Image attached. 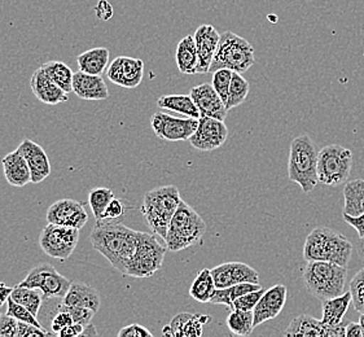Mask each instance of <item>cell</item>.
<instances>
[{
    "instance_id": "obj_1",
    "label": "cell",
    "mask_w": 364,
    "mask_h": 337,
    "mask_svg": "<svg viewBox=\"0 0 364 337\" xmlns=\"http://www.w3.org/2000/svg\"><path fill=\"white\" fill-rule=\"evenodd\" d=\"M138 232L116 220H99L91 231L90 240L94 250L105 257L116 270L126 275L136 250Z\"/></svg>"
},
{
    "instance_id": "obj_2",
    "label": "cell",
    "mask_w": 364,
    "mask_h": 337,
    "mask_svg": "<svg viewBox=\"0 0 364 337\" xmlns=\"http://www.w3.org/2000/svg\"><path fill=\"white\" fill-rule=\"evenodd\" d=\"M353 250V244L343 235L329 228H316L307 235L304 258L307 262L326 261L348 267Z\"/></svg>"
},
{
    "instance_id": "obj_3",
    "label": "cell",
    "mask_w": 364,
    "mask_h": 337,
    "mask_svg": "<svg viewBox=\"0 0 364 337\" xmlns=\"http://www.w3.org/2000/svg\"><path fill=\"white\" fill-rule=\"evenodd\" d=\"M182 198L176 186H162L148 191L141 205V213L148 228L165 240L170 220L174 217Z\"/></svg>"
},
{
    "instance_id": "obj_4",
    "label": "cell",
    "mask_w": 364,
    "mask_h": 337,
    "mask_svg": "<svg viewBox=\"0 0 364 337\" xmlns=\"http://www.w3.org/2000/svg\"><path fill=\"white\" fill-rule=\"evenodd\" d=\"M318 154L319 151L316 149L315 143L306 134L291 140L288 176L291 182L299 184L305 193H310L319 183Z\"/></svg>"
},
{
    "instance_id": "obj_5",
    "label": "cell",
    "mask_w": 364,
    "mask_h": 337,
    "mask_svg": "<svg viewBox=\"0 0 364 337\" xmlns=\"http://www.w3.org/2000/svg\"><path fill=\"white\" fill-rule=\"evenodd\" d=\"M346 278L348 267L326 261H310L302 272L307 291L321 301L343 294Z\"/></svg>"
},
{
    "instance_id": "obj_6",
    "label": "cell",
    "mask_w": 364,
    "mask_h": 337,
    "mask_svg": "<svg viewBox=\"0 0 364 337\" xmlns=\"http://www.w3.org/2000/svg\"><path fill=\"white\" fill-rule=\"evenodd\" d=\"M205 232L206 223L201 215L182 200L168 225L165 237L166 248L170 252L187 250L203 242Z\"/></svg>"
},
{
    "instance_id": "obj_7",
    "label": "cell",
    "mask_w": 364,
    "mask_h": 337,
    "mask_svg": "<svg viewBox=\"0 0 364 337\" xmlns=\"http://www.w3.org/2000/svg\"><path fill=\"white\" fill-rule=\"evenodd\" d=\"M255 63L253 46L232 31H225L220 34L218 48L214 55L209 73L218 69H230L235 73L242 74L255 65Z\"/></svg>"
},
{
    "instance_id": "obj_8",
    "label": "cell",
    "mask_w": 364,
    "mask_h": 337,
    "mask_svg": "<svg viewBox=\"0 0 364 337\" xmlns=\"http://www.w3.org/2000/svg\"><path fill=\"white\" fill-rule=\"evenodd\" d=\"M168 248L160 244L156 234L138 232V244L127 267V277L149 278L160 270Z\"/></svg>"
},
{
    "instance_id": "obj_9",
    "label": "cell",
    "mask_w": 364,
    "mask_h": 337,
    "mask_svg": "<svg viewBox=\"0 0 364 337\" xmlns=\"http://www.w3.org/2000/svg\"><path fill=\"white\" fill-rule=\"evenodd\" d=\"M353 168V154L348 148L329 144L321 148L318 154L319 183L336 187L346 183Z\"/></svg>"
},
{
    "instance_id": "obj_10",
    "label": "cell",
    "mask_w": 364,
    "mask_h": 337,
    "mask_svg": "<svg viewBox=\"0 0 364 337\" xmlns=\"http://www.w3.org/2000/svg\"><path fill=\"white\" fill-rule=\"evenodd\" d=\"M20 286L39 289L43 294V300L64 299L66 292L72 286V282L51 266V264H39L31 269L26 278L18 283Z\"/></svg>"
},
{
    "instance_id": "obj_11",
    "label": "cell",
    "mask_w": 364,
    "mask_h": 337,
    "mask_svg": "<svg viewBox=\"0 0 364 337\" xmlns=\"http://www.w3.org/2000/svg\"><path fill=\"white\" fill-rule=\"evenodd\" d=\"M78 240H80L78 228H65V226L48 223L42 230L39 244L47 256L56 258L58 261H65L73 255Z\"/></svg>"
},
{
    "instance_id": "obj_12",
    "label": "cell",
    "mask_w": 364,
    "mask_h": 337,
    "mask_svg": "<svg viewBox=\"0 0 364 337\" xmlns=\"http://www.w3.org/2000/svg\"><path fill=\"white\" fill-rule=\"evenodd\" d=\"M154 134L162 140L183 141L190 140L198 126L197 118H176L164 112H156L151 117Z\"/></svg>"
},
{
    "instance_id": "obj_13",
    "label": "cell",
    "mask_w": 364,
    "mask_h": 337,
    "mask_svg": "<svg viewBox=\"0 0 364 337\" xmlns=\"http://www.w3.org/2000/svg\"><path fill=\"white\" fill-rule=\"evenodd\" d=\"M228 129L225 121L213 117L198 118V126L190 138L191 146L203 152H211L226 143Z\"/></svg>"
},
{
    "instance_id": "obj_14",
    "label": "cell",
    "mask_w": 364,
    "mask_h": 337,
    "mask_svg": "<svg viewBox=\"0 0 364 337\" xmlns=\"http://www.w3.org/2000/svg\"><path fill=\"white\" fill-rule=\"evenodd\" d=\"M345 331L346 324L343 322L329 326L321 319H315L314 316L302 314L291 319L284 331V336L343 337Z\"/></svg>"
},
{
    "instance_id": "obj_15",
    "label": "cell",
    "mask_w": 364,
    "mask_h": 337,
    "mask_svg": "<svg viewBox=\"0 0 364 337\" xmlns=\"http://www.w3.org/2000/svg\"><path fill=\"white\" fill-rule=\"evenodd\" d=\"M46 218L48 223L80 230L86 226L88 214L80 201L72 198H63L48 208Z\"/></svg>"
},
{
    "instance_id": "obj_16",
    "label": "cell",
    "mask_w": 364,
    "mask_h": 337,
    "mask_svg": "<svg viewBox=\"0 0 364 337\" xmlns=\"http://www.w3.org/2000/svg\"><path fill=\"white\" fill-rule=\"evenodd\" d=\"M107 75L109 81L117 86L138 87L144 75V61L129 56H118L108 66Z\"/></svg>"
},
{
    "instance_id": "obj_17",
    "label": "cell",
    "mask_w": 364,
    "mask_h": 337,
    "mask_svg": "<svg viewBox=\"0 0 364 337\" xmlns=\"http://www.w3.org/2000/svg\"><path fill=\"white\" fill-rule=\"evenodd\" d=\"M218 289L241 283H259V275L253 267L242 262H226L211 269Z\"/></svg>"
},
{
    "instance_id": "obj_18",
    "label": "cell",
    "mask_w": 364,
    "mask_h": 337,
    "mask_svg": "<svg viewBox=\"0 0 364 337\" xmlns=\"http://www.w3.org/2000/svg\"><path fill=\"white\" fill-rule=\"evenodd\" d=\"M191 97L200 110V117L218 118L225 121L228 114L226 103L220 99L211 83H203L192 88Z\"/></svg>"
},
{
    "instance_id": "obj_19",
    "label": "cell",
    "mask_w": 364,
    "mask_h": 337,
    "mask_svg": "<svg viewBox=\"0 0 364 337\" xmlns=\"http://www.w3.org/2000/svg\"><path fill=\"white\" fill-rule=\"evenodd\" d=\"M287 294H288V289L283 284H277L264 291L262 297L253 309L255 327H258L259 324L271 319H275L282 313L287 302Z\"/></svg>"
},
{
    "instance_id": "obj_20",
    "label": "cell",
    "mask_w": 364,
    "mask_h": 337,
    "mask_svg": "<svg viewBox=\"0 0 364 337\" xmlns=\"http://www.w3.org/2000/svg\"><path fill=\"white\" fill-rule=\"evenodd\" d=\"M197 53H198V68L197 74L209 73L214 55L218 48L220 34L211 25H201L197 28L195 34Z\"/></svg>"
},
{
    "instance_id": "obj_21",
    "label": "cell",
    "mask_w": 364,
    "mask_h": 337,
    "mask_svg": "<svg viewBox=\"0 0 364 337\" xmlns=\"http://www.w3.org/2000/svg\"><path fill=\"white\" fill-rule=\"evenodd\" d=\"M31 171V183H41L51 174V162L43 148L30 139H23L18 146Z\"/></svg>"
},
{
    "instance_id": "obj_22",
    "label": "cell",
    "mask_w": 364,
    "mask_h": 337,
    "mask_svg": "<svg viewBox=\"0 0 364 337\" xmlns=\"http://www.w3.org/2000/svg\"><path fill=\"white\" fill-rule=\"evenodd\" d=\"M30 87L39 102L48 105L66 103L69 96L63 88L58 87L55 82L44 72L43 68H38L30 80Z\"/></svg>"
},
{
    "instance_id": "obj_23",
    "label": "cell",
    "mask_w": 364,
    "mask_h": 337,
    "mask_svg": "<svg viewBox=\"0 0 364 337\" xmlns=\"http://www.w3.org/2000/svg\"><path fill=\"white\" fill-rule=\"evenodd\" d=\"M210 318L203 314L181 313L173 318L168 326L162 330L164 336L171 337H200L203 336L204 326Z\"/></svg>"
},
{
    "instance_id": "obj_24",
    "label": "cell",
    "mask_w": 364,
    "mask_h": 337,
    "mask_svg": "<svg viewBox=\"0 0 364 337\" xmlns=\"http://www.w3.org/2000/svg\"><path fill=\"white\" fill-rule=\"evenodd\" d=\"M73 92L82 100H107L109 91L102 75L77 72L73 75Z\"/></svg>"
},
{
    "instance_id": "obj_25",
    "label": "cell",
    "mask_w": 364,
    "mask_h": 337,
    "mask_svg": "<svg viewBox=\"0 0 364 337\" xmlns=\"http://www.w3.org/2000/svg\"><path fill=\"white\" fill-rule=\"evenodd\" d=\"M3 170L8 183L14 187H23L31 182V171L21 151L17 148L3 160Z\"/></svg>"
},
{
    "instance_id": "obj_26",
    "label": "cell",
    "mask_w": 364,
    "mask_h": 337,
    "mask_svg": "<svg viewBox=\"0 0 364 337\" xmlns=\"http://www.w3.org/2000/svg\"><path fill=\"white\" fill-rule=\"evenodd\" d=\"M63 302L69 306H80V308H87L92 311L97 313L102 306V299L100 294L95 288L88 286L86 283L74 282L66 292Z\"/></svg>"
},
{
    "instance_id": "obj_27",
    "label": "cell",
    "mask_w": 364,
    "mask_h": 337,
    "mask_svg": "<svg viewBox=\"0 0 364 337\" xmlns=\"http://www.w3.org/2000/svg\"><path fill=\"white\" fill-rule=\"evenodd\" d=\"M175 61L181 73L188 74V75L197 74L198 53H197L196 42L193 36H187L178 43L176 52H175Z\"/></svg>"
},
{
    "instance_id": "obj_28",
    "label": "cell",
    "mask_w": 364,
    "mask_h": 337,
    "mask_svg": "<svg viewBox=\"0 0 364 337\" xmlns=\"http://www.w3.org/2000/svg\"><path fill=\"white\" fill-rule=\"evenodd\" d=\"M350 305H351L350 291L343 292L337 297L321 301V321L329 326H336L343 322V316H346Z\"/></svg>"
},
{
    "instance_id": "obj_29",
    "label": "cell",
    "mask_w": 364,
    "mask_h": 337,
    "mask_svg": "<svg viewBox=\"0 0 364 337\" xmlns=\"http://www.w3.org/2000/svg\"><path fill=\"white\" fill-rule=\"evenodd\" d=\"M80 70L85 73L102 75L109 64V50L105 47H96L80 53L77 58Z\"/></svg>"
},
{
    "instance_id": "obj_30",
    "label": "cell",
    "mask_w": 364,
    "mask_h": 337,
    "mask_svg": "<svg viewBox=\"0 0 364 337\" xmlns=\"http://www.w3.org/2000/svg\"><path fill=\"white\" fill-rule=\"evenodd\" d=\"M343 214L350 217H358L364 213V179H355L348 182L343 187Z\"/></svg>"
},
{
    "instance_id": "obj_31",
    "label": "cell",
    "mask_w": 364,
    "mask_h": 337,
    "mask_svg": "<svg viewBox=\"0 0 364 337\" xmlns=\"http://www.w3.org/2000/svg\"><path fill=\"white\" fill-rule=\"evenodd\" d=\"M161 109L173 110L186 117L200 118V110L191 95H164L157 100Z\"/></svg>"
},
{
    "instance_id": "obj_32",
    "label": "cell",
    "mask_w": 364,
    "mask_h": 337,
    "mask_svg": "<svg viewBox=\"0 0 364 337\" xmlns=\"http://www.w3.org/2000/svg\"><path fill=\"white\" fill-rule=\"evenodd\" d=\"M262 287L259 283H241L236 286L227 287L222 289H215V292L210 299V304L214 305H225L227 308H230L232 305L233 301L239 299L242 294L253 292L257 289H261Z\"/></svg>"
},
{
    "instance_id": "obj_33",
    "label": "cell",
    "mask_w": 364,
    "mask_h": 337,
    "mask_svg": "<svg viewBox=\"0 0 364 337\" xmlns=\"http://www.w3.org/2000/svg\"><path fill=\"white\" fill-rule=\"evenodd\" d=\"M227 327L233 335L245 337L252 335L255 330V314L253 310H231V314L227 316Z\"/></svg>"
},
{
    "instance_id": "obj_34",
    "label": "cell",
    "mask_w": 364,
    "mask_h": 337,
    "mask_svg": "<svg viewBox=\"0 0 364 337\" xmlns=\"http://www.w3.org/2000/svg\"><path fill=\"white\" fill-rule=\"evenodd\" d=\"M217 287L210 269H204L197 274L190 288L191 297L198 302H210Z\"/></svg>"
},
{
    "instance_id": "obj_35",
    "label": "cell",
    "mask_w": 364,
    "mask_h": 337,
    "mask_svg": "<svg viewBox=\"0 0 364 337\" xmlns=\"http://www.w3.org/2000/svg\"><path fill=\"white\" fill-rule=\"evenodd\" d=\"M44 72L51 78L52 81L63 88L66 94L73 91V75L72 69L63 61H48L42 65Z\"/></svg>"
},
{
    "instance_id": "obj_36",
    "label": "cell",
    "mask_w": 364,
    "mask_h": 337,
    "mask_svg": "<svg viewBox=\"0 0 364 337\" xmlns=\"http://www.w3.org/2000/svg\"><path fill=\"white\" fill-rule=\"evenodd\" d=\"M9 297L16 301L17 304H20L22 306H25L28 310H30L36 316L39 314V310L42 308L44 301L43 294L39 289L22 287L20 284H17L14 288V291H12Z\"/></svg>"
},
{
    "instance_id": "obj_37",
    "label": "cell",
    "mask_w": 364,
    "mask_h": 337,
    "mask_svg": "<svg viewBox=\"0 0 364 337\" xmlns=\"http://www.w3.org/2000/svg\"><path fill=\"white\" fill-rule=\"evenodd\" d=\"M250 90L249 82L242 77V74L235 73L233 72L232 81L228 91V97H227V109H233L239 107L247 100V96Z\"/></svg>"
},
{
    "instance_id": "obj_38",
    "label": "cell",
    "mask_w": 364,
    "mask_h": 337,
    "mask_svg": "<svg viewBox=\"0 0 364 337\" xmlns=\"http://www.w3.org/2000/svg\"><path fill=\"white\" fill-rule=\"evenodd\" d=\"M114 198L113 191L105 187H97L90 192L88 195V204L91 206V210L94 213L96 222L102 220L104 213L107 206L109 205L110 201Z\"/></svg>"
},
{
    "instance_id": "obj_39",
    "label": "cell",
    "mask_w": 364,
    "mask_h": 337,
    "mask_svg": "<svg viewBox=\"0 0 364 337\" xmlns=\"http://www.w3.org/2000/svg\"><path fill=\"white\" fill-rule=\"evenodd\" d=\"M351 304L358 313L364 314V267L354 275L350 282Z\"/></svg>"
},
{
    "instance_id": "obj_40",
    "label": "cell",
    "mask_w": 364,
    "mask_h": 337,
    "mask_svg": "<svg viewBox=\"0 0 364 337\" xmlns=\"http://www.w3.org/2000/svg\"><path fill=\"white\" fill-rule=\"evenodd\" d=\"M232 70L230 69H218L215 72H213V87L215 88V91L218 92L220 99L227 103V97H228V91L232 81Z\"/></svg>"
},
{
    "instance_id": "obj_41",
    "label": "cell",
    "mask_w": 364,
    "mask_h": 337,
    "mask_svg": "<svg viewBox=\"0 0 364 337\" xmlns=\"http://www.w3.org/2000/svg\"><path fill=\"white\" fill-rule=\"evenodd\" d=\"M56 311H66L69 316L73 318L74 323H80L83 326H87L95 316V311L87 308H80V306H69L63 302V299L56 304Z\"/></svg>"
},
{
    "instance_id": "obj_42",
    "label": "cell",
    "mask_w": 364,
    "mask_h": 337,
    "mask_svg": "<svg viewBox=\"0 0 364 337\" xmlns=\"http://www.w3.org/2000/svg\"><path fill=\"white\" fill-rule=\"evenodd\" d=\"M7 314L8 316H14L17 321L20 322L30 323V324H34L39 328H44L42 326V323L39 322L37 319V316H34L30 310L22 306L20 304H17L16 301L12 300L11 297L7 301Z\"/></svg>"
},
{
    "instance_id": "obj_43",
    "label": "cell",
    "mask_w": 364,
    "mask_h": 337,
    "mask_svg": "<svg viewBox=\"0 0 364 337\" xmlns=\"http://www.w3.org/2000/svg\"><path fill=\"white\" fill-rule=\"evenodd\" d=\"M264 294L262 288L261 289H257L253 292H249V294H242L239 299L233 301L232 305L230 306L231 310L235 309H240V310H253L255 308V305L258 304L259 299L262 297V294Z\"/></svg>"
},
{
    "instance_id": "obj_44",
    "label": "cell",
    "mask_w": 364,
    "mask_h": 337,
    "mask_svg": "<svg viewBox=\"0 0 364 337\" xmlns=\"http://www.w3.org/2000/svg\"><path fill=\"white\" fill-rule=\"evenodd\" d=\"M52 332H47L44 328H39L30 323L20 322L17 324L15 337L51 336Z\"/></svg>"
},
{
    "instance_id": "obj_45",
    "label": "cell",
    "mask_w": 364,
    "mask_h": 337,
    "mask_svg": "<svg viewBox=\"0 0 364 337\" xmlns=\"http://www.w3.org/2000/svg\"><path fill=\"white\" fill-rule=\"evenodd\" d=\"M73 323V318L69 316L66 311H56L51 319L52 333L58 335L61 331L66 328V327H69Z\"/></svg>"
},
{
    "instance_id": "obj_46",
    "label": "cell",
    "mask_w": 364,
    "mask_h": 337,
    "mask_svg": "<svg viewBox=\"0 0 364 337\" xmlns=\"http://www.w3.org/2000/svg\"><path fill=\"white\" fill-rule=\"evenodd\" d=\"M18 321L14 316L0 314V337H15Z\"/></svg>"
},
{
    "instance_id": "obj_47",
    "label": "cell",
    "mask_w": 364,
    "mask_h": 337,
    "mask_svg": "<svg viewBox=\"0 0 364 337\" xmlns=\"http://www.w3.org/2000/svg\"><path fill=\"white\" fill-rule=\"evenodd\" d=\"M154 333L146 327L140 326L138 323H134L130 326H126L118 332V337H152Z\"/></svg>"
},
{
    "instance_id": "obj_48",
    "label": "cell",
    "mask_w": 364,
    "mask_h": 337,
    "mask_svg": "<svg viewBox=\"0 0 364 337\" xmlns=\"http://www.w3.org/2000/svg\"><path fill=\"white\" fill-rule=\"evenodd\" d=\"M124 213V206L121 200L113 198L109 203V205L107 206L102 220H117L118 217H121Z\"/></svg>"
},
{
    "instance_id": "obj_49",
    "label": "cell",
    "mask_w": 364,
    "mask_h": 337,
    "mask_svg": "<svg viewBox=\"0 0 364 337\" xmlns=\"http://www.w3.org/2000/svg\"><path fill=\"white\" fill-rule=\"evenodd\" d=\"M95 14L99 20L108 21L113 16V7L108 0H99L97 6L95 7Z\"/></svg>"
},
{
    "instance_id": "obj_50",
    "label": "cell",
    "mask_w": 364,
    "mask_h": 337,
    "mask_svg": "<svg viewBox=\"0 0 364 337\" xmlns=\"http://www.w3.org/2000/svg\"><path fill=\"white\" fill-rule=\"evenodd\" d=\"M343 220L354 228L357 231L359 237H363L364 236V213L362 215H358V217H350L346 214H343Z\"/></svg>"
},
{
    "instance_id": "obj_51",
    "label": "cell",
    "mask_w": 364,
    "mask_h": 337,
    "mask_svg": "<svg viewBox=\"0 0 364 337\" xmlns=\"http://www.w3.org/2000/svg\"><path fill=\"white\" fill-rule=\"evenodd\" d=\"M85 330V326L80 323H73L69 327H66L64 330L58 333L60 337H77L82 335V332Z\"/></svg>"
},
{
    "instance_id": "obj_52",
    "label": "cell",
    "mask_w": 364,
    "mask_h": 337,
    "mask_svg": "<svg viewBox=\"0 0 364 337\" xmlns=\"http://www.w3.org/2000/svg\"><path fill=\"white\" fill-rule=\"evenodd\" d=\"M346 337H363L362 327L359 323L349 322L346 324V331H345Z\"/></svg>"
},
{
    "instance_id": "obj_53",
    "label": "cell",
    "mask_w": 364,
    "mask_h": 337,
    "mask_svg": "<svg viewBox=\"0 0 364 337\" xmlns=\"http://www.w3.org/2000/svg\"><path fill=\"white\" fill-rule=\"evenodd\" d=\"M14 288L6 286L4 283H0V308L7 302L9 296L12 294Z\"/></svg>"
},
{
    "instance_id": "obj_54",
    "label": "cell",
    "mask_w": 364,
    "mask_h": 337,
    "mask_svg": "<svg viewBox=\"0 0 364 337\" xmlns=\"http://www.w3.org/2000/svg\"><path fill=\"white\" fill-rule=\"evenodd\" d=\"M80 336H97L95 326H94V324H91V323L87 324V326H85V330H83Z\"/></svg>"
},
{
    "instance_id": "obj_55",
    "label": "cell",
    "mask_w": 364,
    "mask_h": 337,
    "mask_svg": "<svg viewBox=\"0 0 364 337\" xmlns=\"http://www.w3.org/2000/svg\"><path fill=\"white\" fill-rule=\"evenodd\" d=\"M357 250L358 253H359V256L362 257L364 260V236L359 239V242H358L357 244Z\"/></svg>"
},
{
    "instance_id": "obj_56",
    "label": "cell",
    "mask_w": 364,
    "mask_h": 337,
    "mask_svg": "<svg viewBox=\"0 0 364 337\" xmlns=\"http://www.w3.org/2000/svg\"><path fill=\"white\" fill-rule=\"evenodd\" d=\"M359 324H360V327H362V332H363L364 337V314H360V318H359Z\"/></svg>"
}]
</instances>
